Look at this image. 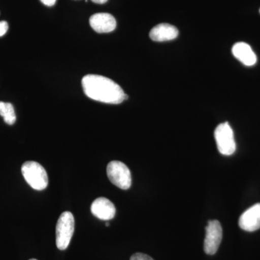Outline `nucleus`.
<instances>
[{
  "label": "nucleus",
  "mask_w": 260,
  "mask_h": 260,
  "mask_svg": "<svg viewBox=\"0 0 260 260\" xmlns=\"http://www.w3.org/2000/svg\"><path fill=\"white\" fill-rule=\"evenodd\" d=\"M0 116H3L5 122L13 125L16 121L14 107L10 103L0 102Z\"/></svg>",
  "instance_id": "12"
},
{
  "label": "nucleus",
  "mask_w": 260,
  "mask_h": 260,
  "mask_svg": "<svg viewBox=\"0 0 260 260\" xmlns=\"http://www.w3.org/2000/svg\"><path fill=\"white\" fill-rule=\"evenodd\" d=\"M179 36V30L174 25L161 23L154 27L150 32V38L154 42H164L174 40Z\"/></svg>",
  "instance_id": "10"
},
{
  "label": "nucleus",
  "mask_w": 260,
  "mask_h": 260,
  "mask_svg": "<svg viewBox=\"0 0 260 260\" xmlns=\"http://www.w3.org/2000/svg\"><path fill=\"white\" fill-rule=\"evenodd\" d=\"M9 25L6 21H0V37H3L8 32Z\"/></svg>",
  "instance_id": "14"
},
{
  "label": "nucleus",
  "mask_w": 260,
  "mask_h": 260,
  "mask_svg": "<svg viewBox=\"0 0 260 260\" xmlns=\"http://www.w3.org/2000/svg\"><path fill=\"white\" fill-rule=\"evenodd\" d=\"M239 225L246 232H255L260 229V203L253 205L242 213Z\"/></svg>",
  "instance_id": "7"
},
{
  "label": "nucleus",
  "mask_w": 260,
  "mask_h": 260,
  "mask_svg": "<svg viewBox=\"0 0 260 260\" xmlns=\"http://www.w3.org/2000/svg\"><path fill=\"white\" fill-rule=\"evenodd\" d=\"M91 212L94 216L103 220L114 218L116 208L110 200L105 198H99L91 205Z\"/></svg>",
  "instance_id": "8"
},
{
  "label": "nucleus",
  "mask_w": 260,
  "mask_h": 260,
  "mask_svg": "<svg viewBox=\"0 0 260 260\" xmlns=\"http://www.w3.org/2000/svg\"><path fill=\"white\" fill-rule=\"evenodd\" d=\"M29 260H37V259H29Z\"/></svg>",
  "instance_id": "17"
},
{
  "label": "nucleus",
  "mask_w": 260,
  "mask_h": 260,
  "mask_svg": "<svg viewBox=\"0 0 260 260\" xmlns=\"http://www.w3.org/2000/svg\"><path fill=\"white\" fill-rule=\"evenodd\" d=\"M90 25L95 32L104 34L115 30L116 21L109 13H96L90 17Z\"/></svg>",
  "instance_id": "9"
},
{
  "label": "nucleus",
  "mask_w": 260,
  "mask_h": 260,
  "mask_svg": "<svg viewBox=\"0 0 260 260\" xmlns=\"http://www.w3.org/2000/svg\"><path fill=\"white\" fill-rule=\"evenodd\" d=\"M107 176L113 184L121 189H129L132 184V176L129 168L124 162L113 160L108 164Z\"/></svg>",
  "instance_id": "4"
},
{
  "label": "nucleus",
  "mask_w": 260,
  "mask_h": 260,
  "mask_svg": "<svg viewBox=\"0 0 260 260\" xmlns=\"http://www.w3.org/2000/svg\"><path fill=\"white\" fill-rule=\"evenodd\" d=\"M223 238V229L220 222L210 220L206 227V236L204 241V251L207 254L213 255L218 251Z\"/></svg>",
  "instance_id": "6"
},
{
  "label": "nucleus",
  "mask_w": 260,
  "mask_h": 260,
  "mask_svg": "<svg viewBox=\"0 0 260 260\" xmlns=\"http://www.w3.org/2000/svg\"><path fill=\"white\" fill-rule=\"evenodd\" d=\"M129 260H153V258L143 253H135Z\"/></svg>",
  "instance_id": "13"
},
{
  "label": "nucleus",
  "mask_w": 260,
  "mask_h": 260,
  "mask_svg": "<svg viewBox=\"0 0 260 260\" xmlns=\"http://www.w3.org/2000/svg\"><path fill=\"white\" fill-rule=\"evenodd\" d=\"M41 1H42L43 4L51 7L55 4L56 0H41Z\"/></svg>",
  "instance_id": "15"
},
{
  "label": "nucleus",
  "mask_w": 260,
  "mask_h": 260,
  "mask_svg": "<svg viewBox=\"0 0 260 260\" xmlns=\"http://www.w3.org/2000/svg\"><path fill=\"white\" fill-rule=\"evenodd\" d=\"M75 231V219L69 211L61 214L56 227V244L59 250H65L70 245Z\"/></svg>",
  "instance_id": "3"
},
{
  "label": "nucleus",
  "mask_w": 260,
  "mask_h": 260,
  "mask_svg": "<svg viewBox=\"0 0 260 260\" xmlns=\"http://www.w3.org/2000/svg\"><path fill=\"white\" fill-rule=\"evenodd\" d=\"M232 53L236 58L246 66H253L256 64V56L249 44L238 42L232 48Z\"/></svg>",
  "instance_id": "11"
},
{
  "label": "nucleus",
  "mask_w": 260,
  "mask_h": 260,
  "mask_svg": "<svg viewBox=\"0 0 260 260\" xmlns=\"http://www.w3.org/2000/svg\"><path fill=\"white\" fill-rule=\"evenodd\" d=\"M21 171L24 179L32 189L41 191L47 187L49 183L47 173L39 162H25L22 166Z\"/></svg>",
  "instance_id": "2"
},
{
  "label": "nucleus",
  "mask_w": 260,
  "mask_h": 260,
  "mask_svg": "<svg viewBox=\"0 0 260 260\" xmlns=\"http://www.w3.org/2000/svg\"><path fill=\"white\" fill-rule=\"evenodd\" d=\"M91 1L94 3H96V4L102 5L107 3L108 0H91Z\"/></svg>",
  "instance_id": "16"
},
{
  "label": "nucleus",
  "mask_w": 260,
  "mask_h": 260,
  "mask_svg": "<svg viewBox=\"0 0 260 260\" xmlns=\"http://www.w3.org/2000/svg\"><path fill=\"white\" fill-rule=\"evenodd\" d=\"M215 141L218 151L222 155H231L235 153L237 149L234 132L229 123L219 124L215 130Z\"/></svg>",
  "instance_id": "5"
},
{
  "label": "nucleus",
  "mask_w": 260,
  "mask_h": 260,
  "mask_svg": "<svg viewBox=\"0 0 260 260\" xmlns=\"http://www.w3.org/2000/svg\"><path fill=\"white\" fill-rule=\"evenodd\" d=\"M82 86L85 95L97 102L119 104L127 99L117 83L101 75H85L82 80Z\"/></svg>",
  "instance_id": "1"
}]
</instances>
